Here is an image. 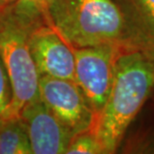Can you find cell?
Masks as SVG:
<instances>
[{"label":"cell","instance_id":"cell-9","mask_svg":"<svg viewBox=\"0 0 154 154\" xmlns=\"http://www.w3.org/2000/svg\"><path fill=\"white\" fill-rule=\"evenodd\" d=\"M66 153L68 154H101L104 153L97 137L92 130L75 135L70 142Z\"/></svg>","mask_w":154,"mask_h":154},{"label":"cell","instance_id":"cell-12","mask_svg":"<svg viewBox=\"0 0 154 154\" xmlns=\"http://www.w3.org/2000/svg\"><path fill=\"white\" fill-rule=\"evenodd\" d=\"M52 0H18L17 4L27 12L48 19V9Z\"/></svg>","mask_w":154,"mask_h":154},{"label":"cell","instance_id":"cell-11","mask_svg":"<svg viewBox=\"0 0 154 154\" xmlns=\"http://www.w3.org/2000/svg\"><path fill=\"white\" fill-rule=\"evenodd\" d=\"M138 12L145 21L147 28L150 30V34L144 36L146 42L142 44H154V0H133Z\"/></svg>","mask_w":154,"mask_h":154},{"label":"cell","instance_id":"cell-2","mask_svg":"<svg viewBox=\"0 0 154 154\" xmlns=\"http://www.w3.org/2000/svg\"><path fill=\"white\" fill-rule=\"evenodd\" d=\"M45 18L33 15L17 3L0 9V57L13 89L11 117L19 118L27 104L40 99L39 74L30 49V35Z\"/></svg>","mask_w":154,"mask_h":154},{"label":"cell","instance_id":"cell-7","mask_svg":"<svg viewBox=\"0 0 154 154\" xmlns=\"http://www.w3.org/2000/svg\"><path fill=\"white\" fill-rule=\"evenodd\" d=\"M19 118L34 154L66 153L72 138L75 136L41 99L23 107Z\"/></svg>","mask_w":154,"mask_h":154},{"label":"cell","instance_id":"cell-14","mask_svg":"<svg viewBox=\"0 0 154 154\" xmlns=\"http://www.w3.org/2000/svg\"><path fill=\"white\" fill-rule=\"evenodd\" d=\"M18 0H0V9H3L5 7H8L10 5L15 4Z\"/></svg>","mask_w":154,"mask_h":154},{"label":"cell","instance_id":"cell-6","mask_svg":"<svg viewBox=\"0 0 154 154\" xmlns=\"http://www.w3.org/2000/svg\"><path fill=\"white\" fill-rule=\"evenodd\" d=\"M30 49L39 77L75 81L74 49L50 22L45 21L34 27L30 35Z\"/></svg>","mask_w":154,"mask_h":154},{"label":"cell","instance_id":"cell-13","mask_svg":"<svg viewBox=\"0 0 154 154\" xmlns=\"http://www.w3.org/2000/svg\"><path fill=\"white\" fill-rule=\"evenodd\" d=\"M144 47H145V50L143 51L144 53L154 60V44H146L144 45Z\"/></svg>","mask_w":154,"mask_h":154},{"label":"cell","instance_id":"cell-3","mask_svg":"<svg viewBox=\"0 0 154 154\" xmlns=\"http://www.w3.org/2000/svg\"><path fill=\"white\" fill-rule=\"evenodd\" d=\"M48 19L73 48L116 43L126 28L113 0H52Z\"/></svg>","mask_w":154,"mask_h":154},{"label":"cell","instance_id":"cell-1","mask_svg":"<svg viewBox=\"0 0 154 154\" xmlns=\"http://www.w3.org/2000/svg\"><path fill=\"white\" fill-rule=\"evenodd\" d=\"M153 89V59L140 51L117 56L111 90L92 128L104 153L116 151L128 126Z\"/></svg>","mask_w":154,"mask_h":154},{"label":"cell","instance_id":"cell-8","mask_svg":"<svg viewBox=\"0 0 154 154\" xmlns=\"http://www.w3.org/2000/svg\"><path fill=\"white\" fill-rule=\"evenodd\" d=\"M32 153L20 118H0V154Z\"/></svg>","mask_w":154,"mask_h":154},{"label":"cell","instance_id":"cell-5","mask_svg":"<svg viewBox=\"0 0 154 154\" xmlns=\"http://www.w3.org/2000/svg\"><path fill=\"white\" fill-rule=\"evenodd\" d=\"M39 95L43 103L74 135L92 130L96 116L75 81L41 76Z\"/></svg>","mask_w":154,"mask_h":154},{"label":"cell","instance_id":"cell-4","mask_svg":"<svg viewBox=\"0 0 154 154\" xmlns=\"http://www.w3.org/2000/svg\"><path fill=\"white\" fill-rule=\"evenodd\" d=\"M73 49L75 82L97 117L111 90L115 61L118 56L116 43Z\"/></svg>","mask_w":154,"mask_h":154},{"label":"cell","instance_id":"cell-10","mask_svg":"<svg viewBox=\"0 0 154 154\" xmlns=\"http://www.w3.org/2000/svg\"><path fill=\"white\" fill-rule=\"evenodd\" d=\"M13 89L5 65L0 57V118H12Z\"/></svg>","mask_w":154,"mask_h":154}]
</instances>
